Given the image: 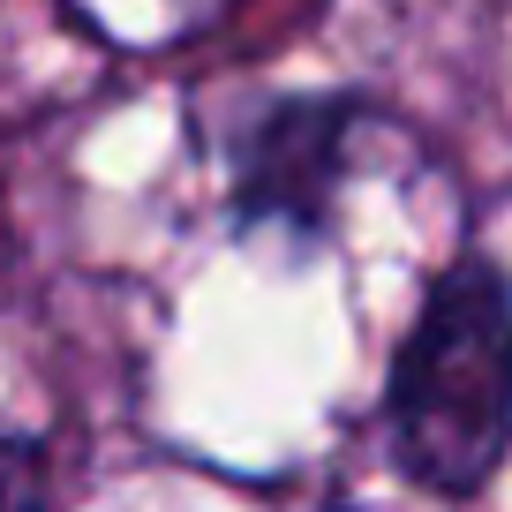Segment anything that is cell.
Returning a JSON list of instances; mask_svg holds the SVG:
<instances>
[{
    "mask_svg": "<svg viewBox=\"0 0 512 512\" xmlns=\"http://www.w3.org/2000/svg\"><path fill=\"white\" fill-rule=\"evenodd\" d=\"M392 467L415 490L467 505L512 460V279L460 256L407 324L384 384Z\"/></svg>",
    "mask_w": 512,
    "mask_h": 512,
    "instance_id": "6da1fadb",
    "label": "cell"
},
{
    "mask_svg": "<svg viewBox=\"0 0 512 512\" xmlns=\"http://www.w3.org/2000/svg\"><path fill=\"white\" fill-rule=\"evenodd\" d=\"M362 106L339 91L309 98H272L264 113H249V128L234 136V219L241 226H287V234H324L347 181V144Z\"/></svg>",
    "mask_w": 512,
    "mask_h": 512,
    "instance_id": "7a4b0ae2",
    "label": "cell"
},
{
    "mask_svg": "<svg viewBox=\"0 0 512 512\" xmlns=\"http://www.w3.org/2000/svg\"><path fill=\"white\" fill-rule=\"evenodd\" d=\"M0 512H53L46 497V445L0 422Z\"/></svg>",
    "mask_w": 512,
    "mask_h": 512,
    "instance_id": "3957f363",
    "label": "cell"
}]
</instances>
